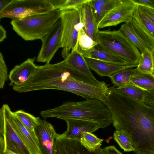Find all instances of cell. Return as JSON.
<instances>
[{
    "mask_svg": "<svg viewBox=\"0 0 154 154\" xmlns=\"http://www.w3.org/2000/svg\"><path fill=\"white\" fill-rule=\"evenodd\" d=\"M54 154H106L104 149L100 147L91 151L81 143L80 140L69 139L57 134Z\"/></svg>",
    "mask_w": 154,
    "mask_h": 154,
    "instance_id": "4fadbf2b",
    "label": "cell"
},
{
    "mask_svg": "<svg viewBox=\"0 0 154 154\" xmlns=\"http://www.w3.org/2000/svg\"><path fill=\"white\" fill-rule=\"evenodd\" d=\"M136 5H142L154 9V0H133Z\"/></svg>",
    "mask_w": 154,
    "mask_h": 154,
    "instance_id": "836d02e7",
    "label": "cell"
},
{
    "mask_svg": "<svg viewBox=\"0 0 154 154\" xmlns=\"http://www.w3.org/2000/svg\"><path fill=\"white\" fill-rule=\"evenodd\" d=\"M144 103L147 105L154 106V90L145 91Z\"/></svg>",
    "mask_w": 154,
    "mask_h": 154,
    "instance_id": "d6a6232c",
    "label": "cell"
},
{
    "mask_svg": "<svg viewBox=\"0 0 154 154\" xmlns=\"http://www.w3.org/2000/svg\"><path fill=\"white\" fill-rule=\"evenodd\" d=\"M64 60L67 64L72 69L92 79H97L90 71L85 57L76 47L71 51Z\"/></svg>",
    "mask_w": 154,
    "mask_h": 154,
    "instance_id": "ac0fdd59",
    "label": "cell"
},
{
    "mask_svg": "<svg viewBox=\"0 0 154 154\" xmlns=\"http://www.w3.org/2000/svg\"><path fill=\"white\" fill-rule=\"evenodd\" d=\"M8 69L3 56L0 53V88H3L6 81L8 78Z\"/></svg>",
    "mask_w": 154,
    "mask_h": 154,
    "instance_id": "f546056e",
    "label": "cell"
},
{
    "mask_svg": "<svg viewBox=\"0 0 154 154\" xmlns=\"http://www.w3.org/2000/svg\"><path fill=\"white\" fill-rule=\"evenodd\" d=\"M122 93L136 100L144 103L145 91L131 83L117 88Z\"/></svg>",
    "mask_w": 154,
    "mask_h": 154,
    "instance_id": "4316f807",
    "label": "cell"
},
{
    "mask_svg": "<svg viewBox=\"0 0 154 154\" xmlns=\"http://www.w3.org/2000/svg\"><path fill=\"white\" fill-rule=\"evenodd\" d=\"M86 1V0H66L63 7L60 10L67 8H77Z\"/></svg>",
    "mask_w": 154,
    "mask_h": 154,
    "instance_id": "1f68e13d",
    "label": "cell"
},
{
    "mask_svg": "<svg viewBox=\"0 0 154 154\" xmlns=\"http://www.w3.org/2000/svg\"><path fill=\"white\" fill-rule=\"evenodd\" d=\"M11 124L31 154H41L38 139L35 133L25 126L14 115L6 104L3 105Z\"/></svg>",
    "mask_w": 154,
    "mask_h": 154,
    "instance_id": "8fae6325",
    "label": "cell"
},
{
    "mask_svg": "<svg viewBox=\"0 0 154 154\" xmlns=\"http://www.w3.org/2000/svg\"><path fill=\"white\" fill-rule=\"evenodd\" d=\"M60 16V10L54 9L20 20H12L11 24L14 30L25 40L41 39Z\"/></svg>",
    "mask_w": 154,
    "mask_h": 154,
    "instance_id": "3957f363",
    "label": "cell"
},
{
    "mask_svg": "<svg viewBox=\"0 0 154 154\" xmlns=\"http://www.w3.org/2000/svg\"><path fill=\"white\" fill-rule=\"evenodd\" d=\"M136 7L137 5L133 0H121L100 23L99 29L116 26L122 23L131 21L133 18Z\"/></svg>",
    "mask_w": 154,
    "mask_h": 154,
    "instance_id": "9c48e42d",
    "label": "cell"
},
{
    "mask_svg": "<svg viewBox=\"0 0 154 154\" xmlns=\"http://www.w3.org/2000/svg\"><path fill=\"white\" fill-rule=\"evenodd\" d=\"M137 5L144 14L154 24V9L143 5Z\"/></svg>",
    "mask_w": 154,
    "mask_h": 154,
    "instance_id": "4dcf8cb0",
    "label": "cell"
},
{
    "mask_svg": "<svg viewBox=\"0 0 154 154\" xmlns=\"http://www.w3.org/2000/svg\"><path fill=\"white\" fill-rule=\"evenodd\" d=\"M14 0H0V13L10 4Z\"/></svg>",
    "mask_w": 154,
    "mask_h": 154,
    "instance_id": "74e56055",
    "label": "cell"
},
{
    "mask_svg": "<svg viewBox=\"0 0 154 154\" xmlns=\"http://www.w3.org/2000/svg\"><path fill=\"white\" fill-rule=\"evenodd\" d=\"M41 154H54L57 135L53 125L40 119L34 128Z\"/></svg>",
    "mask_w": 154,
    "mask_h": 154,
    "instance_id": "7c38bea8",
    "label": "cell"
},
{
    "mask_svg": "<svg viewBox=\"0 0 154 154\" xmlns=\"http://www.w3.org/2000/svg\"><path fill=\"white\" fill-rule=\"evenodd\" d=\"M54 9L47 0H14L0 13V19L8 18L19 20Z\"/></svg>",
    "mask_w": 154,
    "mask_h": 154,
    "instance_id": "8992f818",
    "label": "cell"
},
{
    "mask_svg": "<svg viewBox=\"0 0 154 154\" xmlns=\"http://www.w3.org/2000/svg\"><path fill=\"white\" fill-rule=\"evenodd\" d=\"M152 58V60H153V69L152 71V74L154 76V49L151 52Z\"/></svg>",
    "mask_w": 154,
    "mask_h": 154,
    "instance_id": "ab89813d",
    "label": "cell"
},
{
    "mask_svg": "<svg viewBox=\"0 0 154 154\" xmlns=\"http://www.w3.org/2000/svg\"><path fill=\"white\" fill-rule=\"evenodd\" d=\"M40 114L44 119L53 117L65 121L73 119L89 121L103 128L112 123L107 107L102 101L96 99L65 102L57 107L42 111Z\"/></svg>",
    "mask_w": 154,
    "mask_h": 154,
    "instance_id": "7a4b0ae2",
    "label": "cell"
},
{
    "mask_svg": "<svg viewBox=\"0 0 154 154\" xmlns=\"http://www.w3.org/2000/svg\"><path fill=\"white\" fill-rule=\"evenodd\" d=\"M62 25L61 41L62 57L65 59L75 47L79 31L83 27L80 14L77 8H70L60 11Z\"/></svg>",
    "mask_w": 154,
    "mask_h": 154,
    "instance_id": "5b68a950",
    "label": "cell"
},
{
    "mask_svg": "<svg viewBox=\"0 0 154 154\" xmlns=\"http://www.w3.org/2000/svg\"><path fill=\"white\" fill-rule=\"evenodd\" d=\"M90 69L101 77H109L114 73L128 68L137 67V65L128 64L119 65L99 60L85 57Z\"/></svg>",
    "mask_w": 154,
    "mask_h": 154,
    "instance_id": "e0dca14e",
    "label": "cell"
},
{
    "mask_svg": "<svg viewBox=\"0 0 154 154\" xmlns=\"http://www.w3.org/2000/svg\"><path fill=\"white\" fill-rule=\"evenodd\" d=\"M36 58H28L20 65L15 66L11 71L8 79L11 84L17 85L25 82L35 72L37 66L35 63Z\"/></svg>",
    "mask_w": 154,
    "mask_h": 154,
    "instance_id": "9a60e30c",
    "label": "cell"
},
{
    "mask_svg": "<svg viewBox=\"0 0 154 154\" xmlns=\"http://www.w3.org/2000/svg\"><path fill=\"white\" fill-rule=\"evenodd\" d=\"M80 140L81 144L91 151H94L99 148L103 140L89 132L82 133Z\"/></svg>",
    "mask_w": 154,
    "mask_h": 154,
    "instance_id": "cb8c5ba5",
    "label": "cell"
},
{
    "mask_svg": "<svg viewBox=\"0 0 154 154\" xmlns=\"http://www.w3.org/2000/svg\"><path fill=\"white\" fill-rule=\"evenodd\" d=\"M113 136L114 140L124 152L134 151V149L131 141L126 134L116 130L114 133Z\"/></svg>",
    "mask_w": 154,
    "mask_h": 154,
    "instance_id": "f1b7e54d",
    "label": "cell"
},
{
    "mask_svg": "<svg viewBox=\"0 0 154 154\" xmlns=\"http://www.w3.org/2000/svg\"><path fill=\"white\" fill-rule=\"evenodd\" d=\"M97 47L118 56L129 64L138 65L141 53L136 46L119 29L99 32Z\"/></svg>",
    "mask_w": 154,
    "mask_h": 154,
    "instance_id": "277c9868",
    "label": "cell"
},
{
    "mask_svg": "<svg viewBox=\"0 0 154 154\" xmlns=\"http://www.w3.org/2000/svg\"><path fill=\"white\" fill-rule=\"evenodd\" d=\"M121 0H90V3L98 25L104 18Z\"/></svg>",
    "mask_w": 154,
    "mask_h": 154,
    "instance_id": "ffe728a7",
    "label": "cell"
},
{
    "mask_svg": "<svg viewBox=\"0 0 154 154\" xmlns=\"http://www.w3.org/2000/svg\"><path fill=\"white\" fill-rule=\"evenodd\" d=\"M62 32V21L60 17L41 39L42 45L36 58L37 62L50 63L57 51L61 48Z\"/></svg>",
    "mask_w": 154,
    "mask_h": 154,
    "instance_id": "52a82bcc",
    "label": "cell"
},
{
    "mask_svg": "<svg viewBox=\"0 0 154 154\" xmlns=\"http://www.w3.org/2000/svg\"><path fill=\"white\" fill-rule=\"evenodd\" d=\"M65 121L67 125V130L62 134L68 138L80 139L82 133H92L100 128L97 123L86 121L71 119Z\"/></svg>",
    "mask_w": 154,
    "mask_h": 154,
    "instance_id": "2e32d148",
    "label": "cell"
},
{
    "mask_svg": "<svg viewBox=\"0 0 154 154\" xmlns=\"http://www.w3.org/2000/svg\"><path fill=\"white\" fill-rule=\"evenodd\" d=\"M134 71L133 68H128L117 72L109 77L112 83L117 88L130 83L131 77Z\"/></svg>",
    "mask_w": 154,
    "mask_h": 154,
    "instance_id": "603a6c76",
    "label": "cell"
},
{
    "mask_svg": "<svg viewBox=\"0 0 154 154\" xmlns=\"http://www.w3.org/2000/svg\"><path fill=\"white\" fill-rule=\"evenodd\" d=\"M13 112L25 126L35 133L34 128L40 119L39 117H35L22 110Z\"/></svg>",
    "mask_w": 154,
    "mask_h": 154,
    "instance_id": "484cf974",
    "label": "cell"
},
{
    "mask_svg": "<svg viewBox=\"0 0 154 154\" xmlns=\"http://www.w3.org/2000/svg\"><path fill=\"white\" fill-rule=\"evenodd\" d=\"M133 19L138 23L144 31L154 41V24L144 14L137 5Z\"/></svg>",
    "mask_w": 154,
    "mask_h": 154,
    "instance_id": "7402d4cb",
    "label": "cell"
},
{
    "mask_svg": "<svg viewBox=\"0 0 154 154\" xmlns=\"http://www.w3.org/2000/svg\"><path fill=\"white\" fill-rule=\"evenodd\" d=\"M104 149L106 154H122L114 146H109Z\"/></svg>",
    "mask_w": 154,
    "mask_h": 154,
    "instance_id": "d590c367",
    "label": "cell"
},
{
    "mask_svg": "<svg viewBox=\"0 0 154 154\" xmlns=\"http://www.w3.org/2000/svg\"><path fill=\"white\" fill-rule=\"evenodd\" d=\"M111 114L112 125L134 144H146L154 139V106L134 99L109 87L103 102Z\"/></svg>",
    "mask_w": 154,
    "mask_h": 154,
    "instance_id": "6da1fadb",
    "label": "cell"
},
{
    "mask_svg": "<svg viewBox=\"0 0 154 154\" xmlns=\"http://www.w3.org/2000/svg\"><path fill=\"white\" fill-rule=\"evenodd\" d=\"M6 38V32L3 26L0 25V42H3Z\"/></svg>",
    "mask_w": 154,
    "mask_h": 154,
    "instance_id": "f35d334b",
    "label": "cell"
},
{
    "mask_svg": "<svg viewBox=\"0 0 154 154\" xmlns=\"http://www.w3.org/2000/svg\"><path fill=\"white\" fill-rule=\"evenodd\" d=\"M0 154H17L4 148L3 141L0 137Z\"/></svg>",
    "mask_w": 154,
    "mask_h": 154,
    "instance_id": "8d00e7d4",
    "label": "cell"
},
{
    "mask_svg": "<svg viewBox=\"0 0 154 154\" xmlns=\"http://www.w3.org/2000/svg\"><path fill=\"white\" fill-rule=\"evenodd\" d=\"M119 30L137 47L141 53L147 49L152 52L154 41L134 19L122 25Z\"/></svg>",
    "mask_w": 154,
    "mask_h": 154,
    "instance_id": "30bf717a",
    "label": "cell"
},
{
    "mask_svg": "<svg viewBox=\"0 0 154 154\" xmlns=\"http://www.w3.org/2000/svg\"><path fill=\"white\" fill-rule=\"evenodd\" d=\"M136 69L142 72L152 74L153 60L151 52L146 49L141 53L139 62Z\"/></svg>",
    "mask_w": 154,
    "mask_h": 154,
    "instance_id": "d4e9b609",
    "label": "cell"
},
{
    "mask_svg": "<svg viewBox=\"0 0 154 154\" xmlns=\"http://www.w3.org/2000/svg\"><path fill=\"white\" fill-rule=\"evenodd\" d=\"M130 83L145 91L154 90V76L152 74L142 72L136 68L130 79Z\"/></svg>",
    "mask_w": 154,
    "mask_h": 154,
    "instance_id": "44dd1931",
    "label": "cell"
},
{
    "mask_svg": "<svg viewBox=\"0 0 154 154\" xmlns=\"http://www.w3.org/2000/svg\"><path fill=\"white\" fill-rule=\"evenodd\" d=\"M53 6L54 9L60 10L63 7L66 0H47Z\"/></svg>",
    "mask_w": 154,
    "mask_h": 154,
    "instance_id": "e575fe53",
    "label": "cell"
},
{
    "mask_svg": "<svg viewBox=\"0 0 154 154\" xmlns=\"http://www.w3.org/2000/svg\"><path fill=\"white\" fill-rule=\"evenodd\" d=\"M97 44L86 34L82 28L79 31L75 47L82 53L90 50Z\"/></svg>",
    "mask_w": 154,
    "mask_h": 154,
    "instance_id": "83f0119b",
    "label": "cell"
},
{
    "mask_svg": "<svg viewBox=\"0 0 154 154\" xmlns=\"http://www.w3.org/2000/svg\"><path fill=\"white\" fill-rule=\"evenodd\" d=\"M90 1L86 0L77 9L80 14L83 30L87 35L98 44L100 30L93 14Z\"/></svg>",
    "mask_w": 154,
    "mask_h": 154,
    "instance_id": "5bb4252c",
    "label": "cell"
},
{
    "mask_svg": "<svg viewBox=\"0 0 154 154\" xmlns=\"http://www.w3.org/2000/svg\"><path fill=\"white\" fill-rule=\"evenodd\" d=\"M85 57L99 60L119 65L129 64L122 58L97 46L82 53Z\"/></svg>",
    "mask_w": 154,
    "mask_h": 154,
    "instance_id": "d6986e66",
    "label": "cell"
},
{
    "mask_svg": "<svg viewBox=\"0 0 154 154\" xmlns=\"http://www.w3.org/2000/svg\"><path fill=\"white\" fill-rule=\"evenodd\" d=\"M0 134L5 149L17 154H31L8 120L3 106L0 109Z\"/></svg>",
    "mask_w": 154,
    "mask_h": 154,
    "instance_id": "ba28073f",
    "label": "cell"
}]
</instances>
